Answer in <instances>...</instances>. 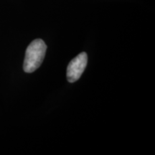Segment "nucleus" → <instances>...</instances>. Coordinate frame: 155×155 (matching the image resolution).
<instances>
[{"label":"nucleus","instance_id":"nucleus-1","mask_svg":"<svg viewBox=\"0 0 155 155\" xmlns=\"http://www.w3.org/2000/svg\"><path fill=\"white\" fill-rule=\"evenodd\" d=\"M46 50L47 46L41 39H36L29 45L23 64L25 72L33 73L40 68L45 56Z\"/></svg>","mask_w":155,"mask_h":155},{"label":"nucleus","instance_id":"nucleus-2","mask_svg":"<svg viewBox=\"0 0 155 155\" xmlns=\"http://www.w3.org/2000/svg\"><path fill=\"white\" fill-rule=\"evenodd\" d=\"M88 63V55L86 53H81L71 60L67 68V79L70 83H74L79 80L86 69Z\"/></svg>","mask_w":155,"mask_h":155}]
</instances>
